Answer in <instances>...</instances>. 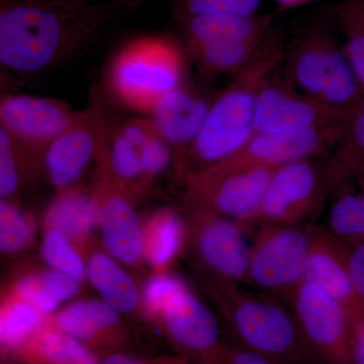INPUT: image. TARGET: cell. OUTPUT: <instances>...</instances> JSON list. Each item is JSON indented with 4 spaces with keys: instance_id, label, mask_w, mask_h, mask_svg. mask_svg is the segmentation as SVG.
<instances>
[{
    "instance_id": "cell-42",
    "label": "cell",
    "mask_w": 364,
    "mask_h": 364,
    "mask_svg": "<svg viewBox=\"0 0 364 364\" xmlns=\"http://www.w3.org/2000/svg\"><path fill=\"white\" fill-rule=\"evenodd\" d=\"M279 9L282 11H289V9H299V7L305 6L315 0H273Z\"/></svg>"
},
{
    "instance_id": "cell-3",
    "label": "cell",
    "mask_w": 364,
    "mask_h": 364,
    "mask_svg": "<svg viewBox=\"0 0 364 364\" xmlns=\"http://www.w3.org/2000/svg\"><path fill=\"white\" fill-rule=\"evenodd\" d=\"M241 284L218 277L210 282V293L239 345L289 364H313L291 308Z\"/></svg>"
},
{
    "instance_id": "cell-12",
    "label": "cell",
    "mask_w": 364,
    "mask_h": 364,
    "mask_svg": "<svg viewBox=\"0 0 364 364\" xmlns=\"http://www.w3.org/2000/svg\"><path fill=\"white\" fill-rule=\"evenodd\" d=\"M349 116L309 97L291 82L272 76L261 87L255 112V134L314 130L344 123Z\"/></svg>"
},
{
    "instance_id": "cell-22",
    "label": "cell",
    "mask_w": 364,
    "mask_h": 364,
    "mask_svg": "<svg viewBox=\"0 0 364 364\" xmlns=\"http://www.w3.org/2000/svg\"><path fill=\"white\" fill-rule=\"evenodd\" d=\"M88 279L105 303L117 313H130L140 303V291L130 275L105 253H95L86 265Z\"/></svg>"
},
{
    "instance_id": "cell-18",
    "label": "cell",
    "mask_w": 364,
    "mask_h": 364,
    "mask_svg": "<svg viewBox=\"0 0 364 364\" xmlns=\"http://www.w3.org/2000/svg\"><path fill=\"white\" fill-rule=\"evenodd\" d=\"M305 282L320 287L339 301L349 315L363 306L352 284L344 242L328 230L313 228Z\"/></svg>"
},
{
    "instance_id": "cell-21",
    "label": "cell",
    "mask_w": 364,
    "mask_h": 364,
    "mask_svg": "<svg viewBox=\"0 0 364 364\" xmlns=\"http://www.w3.org/2000/svg\"><path fill=\"white\" fill-rule=\"evenodd\" d=\"M97 223L98 208L93 193L77 186L59 191L46 214L48 227L74 241L85 240Z\"/></svg>"
},
{
    "instance_id": "cell-2",
    "label": "cell",
    "mask_w": 364,
    "mask_h": 364,
    "mask_svg": "<svg viewBox=\"0 0 364 364\" xmlns=\"http://www.w3.org/2000/svg\"><path fill=\"white\" fill-rule=\"evenodd\" d=\"M282 56L279 39L253 65L235 76L231 85L213 100L202 130L189 150L184 168L188 160L195 165L191 169L208 168L226 161L251 140L255 135L258 95Z\"/></svg>"
},
{
    "instance_id": "cell-37",
    "label": "cell",
    "mask_w": 364,
    "mask_h": 364,
    "mask_svg": "<svg viewBox=\"0 0 364 364\" xmlns=\"http://www.w3.org/2000/svg\"><path fill=\"white\" fill-rule=\"evenodd\" d=\"M186 284L171 275L159 274L153 277L146 286L144 299L151 312L161 315L165 306Z\"/></svg>"
},
{
    "instance_id": "cell-15",
    "label": "cell",
    "mask_w": 364,
    "mask_h": 364,
    "mask_svg": "<svg viewBox=\"0 0 364 364\" xmlns=\"http://www.w3.org/2000/svg\"><path fill=\"white\" fill-rule=\"evenodd\" d=\"M131 193L102 172L93 191L102 243L112 257L130 265L144 256V230Z\"/></svg>"
},
{
    "instance_id": "cell-33",
    "label": "cell",
    "mask_w": 364,
    "mask_h": 364,
    "mask_svg": "<svg viewBox=\"0 0 364 364\" xmlns=\"http://www.w3.org/2000/svg\"><path fill=\"white\" fill-rule=\"evenodd\" d=\"M40 350L51 364H95L90 352L66 333L47 332L41 337Z\"/></svg>"
},
{
    "instance_id": "cell-23",
    "label": "cell",
    "mask_w": 364,
    "mask_h": 364,
    "mask_svg": "<svg viewBox=\"0 0 364 364\" xmlns=\"http://www.w3.org/2000/svg\"><path fill=\"white\" fill-rule=\"evenodd\" d=\"M140 150L122 134L117 124H109L97 158L100 172L131 193L138 191L142 179Z\"/></svg>"
},
{
    "instance_id": "cell-38",
    "label": "cell",
    "mask_w": 364,
    "mask_h": 364,
    "mask_svg": "<svg viewBox=\"0 0 364 364\" xmlns=\"http://www.w3.org/2000/svg\"><path fill=\"white\" fill-rule=\"evenodd\" d=\"M210 364H289L279 359L270 358L264 354L250 350L245 347L238 346L234 348L224 347L219 355Z\"/></svg>"
},
{
    "instance_id": "cell-46",
    "label": "cell",
    "mask_w": 364,
    "mask_h": 364,
    "mask_svg": "<svg viewBox=\"0 0 364 364\" xmlns=\"http://www.w3.org/2000/svg\"><path fill=\"white\" fill-rule=\"evenodd\" d=\"M16 1V0H0V6L2 4H9V2Z\"/></svg>"
},
{
    "instance_id": "cell-28",
    "label": "cell",
    "mask_w": 364,
    "mask_h": 364,
    "mask_svg": "<svg viewBox=\"0 0 364 364\" xmlns=\"http://www.w3.org/2000/svg\"><path fill=\"white\" fill-rule=\"evenodd\" d=\"M335 16L344 33L343 50L364 90V0H343Z\"/></svg>"
},
{
    "instance_id": "cell-25",
    "label": "cell",
    "mask_w": 364,
    "mask_h": 364,
    "mask_svg": "<svg viewBox=\"0 0 364 364\" xmlns=\"http://www.w3.org/2000/svg\"><path fill=\"white\" fill-rule=\"evenodd\" d=\"M186 228L172 210H161L151 218L144 231V255L153 267L168 265L182 247Z\"/></svg>"
},
{
    "instance_id": "cell-34",
    "label": "cell",
    "mask_w": 364,
    "mask_h": 364,
    "mask_svg": "<svg viewBox=\"0 0 364 364\" xmlns=\"http://www.w3.org/2000/svg\"><path fill=\"white\" fill-rule=\"evenodd\" d=\"M262 0H177L176 16L184 21L200 14H257Z\"/></svg>"
},
{
    "instance_id": "cell-40",
    "label": "cell",
    "mask_w": 364,
    "mask_h": 364,
    "mask_svg": "<svg viewBox=\"0 0 364 364\" xmlns=\"http://www.w3.org/2000/svg\"><path fill=\"white\" fill-rule=\"evenodd\" d=\"M349 347L352 364H364V306L349 315Z\"/></svg>"
},
{
    "instance_id": "cell-26",
    "label": "cell",
    "mask_w": 364,
    "mask_h": 364,
    "mask_svg": "<svg viewBox=\"0 0 364 364\" xmlns=\"http://www.w3.org/2000/svg\"><path fill=\"white\" fill-rule=\"evenodd\" d=\"M119 321L114 309L104 301H76L57 317V324L66 334L76 339L87 340L114 327Z\"/></svg>"
},
{
    "instance_id": "cell-5",
    "label": "cell",
    "mask_w": 364,
    "mask_h": 364,
    "mask_svg": "<svg viewBox=\"0 0 364 364\" xmlns=\"http://www.w3.org/2000/svg\"><path fill=\"white\" fill-rule=\"evenodd\" d=\"M287 74L301 92L349 117L364 97L343 46L320 28L308 31L294 43Z\"/></svg>"
},
{
    "instance_id": "cell-43",
    "label": "cell",
    "mask_w": 364,
    "mask_h": 364,
    "mask_svg": "<svg viewBox=\"0 0 364 364\" xmlns=\"http://www.w3.org/2000/svg\"><path fill=\"white\" fill-rule=\"evenodd\" d=\"M355 181L358 183L359 195H360L361 200H363L364 208V179H356Z\"/></svg>"
},
{
    "instance_id": "cell-19",
    "label": "cell",
    "mask_w": 364,
    "mask_h": 364,
    "mask_svg": "<svg viewBox=\"0 0 364 364\" xmlns=\"http://www.w3.org/2000/svg\"><path fill=\"white\" fill-rule=\"evenodd\" d=\"M188 47L263 39L272 33L268 16L200 14L181 21Z\"/></svg>"
},
{
    "instance_id": "cell-11",
    "label": "cell",
    "mask_w": 364,
    "mask_h": 364,
    "mask_svg": "<svg viewBox=\"0 0 364 364\" xmlns=\"http://www.w3.org/2000/svg\"><path fill=\"white\" fill-rule=\"evenodd\" d=\"M109 124L102 102L93 95L45 153L43 161L53 186L59 191L76 186L91 161L97 160Z\"/></svg>"
},
{
    "instance_id": "cell-39",
    "label": "cell",
    "mask_w": 364,
    "mask_h": 364,
    "mask_svg": "<svg viewBox=\"0 0 364 364\" xmlns=\"http://www.w3.org/2000/svg\"><path fill=\"white\" fill-rule=\"evenodd\" d=\"M344 244L352 284L358 301L364 306V241Z\"/></svg>"
},
{
    "instance_id": "cell-24",
    "label": "cell",
    "mask_w": 364,
    "mask_h": 364,
    "mask_svg": "<svg viewBox=\"0 0 364 364\" xmlns=\"http://www.w3.org/2000/svg\"><path fill=\"white\" fill-rule=\"evenodd\" d=\"M328 162L334 189L355 181L364 167V97L345 124Z\"/></svg>"
},
{
    "instance_id": "cell-29",
    "label": "cell",
    "mask_w": 364,
    "mask_h": 364,
    "mask_svg": "<svg viewBox=\"0 0 364 364\" xmlns=\"http://www.w3.org/2000/svg\"><path fill=\"white\" fill-rule=\"evenodd\" d=\"M35 157L0 127V196L9 200L20 189L23 176L36 163Z\"/></svg>"
},
{
    "instance_id": "cell-44",
    "label": "cell",
    "mask_w": 364,
    "mask_h": 364,
    "mask_svg": "<svg viewBox=\"0 0 364 364\" xmlns=\"http://www.w3.org/2000/svg\"><path fill=\"white\" fill-rule=\"evenodd\" d=\"M90 2H111V4H127V2H133L135 0H85Z\"/></svg>"
},
{
    "instance_id": "cell-30",
    "label": "cell",
    "mask_w": 364,
    "mask_h": 364,
    "mask_svg": "<svg viewBox=\"0 0 364 364\" xmlns=\"http://www.w3.org/2000/svg\"><path fill=\"white\" fill-rule=\"evenodd\" d=\"M46 262L60 272L65 273L78 282L87 277L86 267L70 239L58 230L48 228L42 244Z\"/></svg>"
},
{
    "instance_id": "cell-7",
    "label": "cell",
    "mask_w": 364,
    "mask_h": 364,
    "mask_svg": "<svg viewBox=\"0 0 364 364\" xmlns=\"http://www.w3.org/2000/svg\"><path fill=\"white\" fill-rule=\"evenodd\" d=\"M330 188L329 167L317 157L273 170L261 200L255 224L306 225L317 214Z\"/></svg>"
},
{
    "instance_id": "cell-36",
    "label": "cell",
    "mask_w": 364,
    "mask_h": 364,
    "mask_svg": "<svg viewBox=\"0 0 364 364\" xmlns=\"http://www.w3.org/2000/svg\"><path fill=\"white\" fill-rule=\"evenodd\" d=\"M78 282L77 279L55 269L36 274V284L41 296L56 306L78 293Z\"/></svg>"
},
{
    "instance_id": "cell-14",
    "label": "cell",
    "mask_w": 364,
    "mask_h": 364,
    "mask_svg": "<svg viewBox=\"0 0 364 364\" xmlns=\"http://www.w3.org/2000/svg\"><path fill=\"white\" fill-rule=\"evenodd\" d=\"M191 235L200 259L215 277L247 284L249 246L241 223L193 207Z\"/></svg>"
},
{
    "instance_id": "cell-8",
    "label": "cell",
    "mask_w": 364,
    "mask_h": 364,
    "mask_svg": "<svg viewBox=\"0 0 364 364\" xmlns=\"http://www.w3.org/2000/svg\"><path fill=\"white\" fill-rule=\"evenodd\" d=\"M313 364H352L349 313L324 291L304 282L287 301Z\"/></svg>"
},
{
    "instance_id": "cell-1",
    "label": "cell",
    "mask_w": 364,
    "mask_h": 364,
    "mask_svg": "<svg viewBox=\"0 0 364 364\" xmlns=\"http://www.w3.org/2000/svg\"><path fill=\"white\" fill-rule=\"evenodd\" d=\"M111 2L16 0L0 6V63L21 75L54 68L102 32Z\"/></svg>"
},
{
    "instance_id": "cell-4",
    "label": "cell",
    "mask_w": 364,
    "mask_h": 364,
    "mask_svg": "<svg viewBox=\"0 0 364 364\" xmlns=\"http://www.w3.org/2000/svg\"><path fill=\"white\" fill-rule=\"evenodd\" d=\"M184 72L183 55L174 41L145 36L124 45L112 58L107 86L124 107L151 114L163 98L186 82Z\"/></svg>"
},
{
    "instance_id": "cell-20",
    "label": "cell",
    "mask_w": 364,
    "mask_h": 364,
    "mask_svg": "<svg viewBox=\"0 0 364 364\" xmlns=\"http://www.w3.org/2000/svg\"><path fill=\"white\" fill-rule=\"evenodd\" d=\"M272 33L263 39L188 47L200 70L210 75H239L258 61L279 41Z\"/></svg>"
},
{
    "instance_id": "cell-27",
    "label": "cell",
    "mask_w": 364,
    "mask_h": 364,
    "mask_svg": "<svg viewBox=\"0 0 364 364\" xmlns=\"http://www.w3.org/2000/svg\"><path fill=\"white\" fill-rule=\"evenodd\" d=\"M330 207L328 231L344 243L364 241V208L358 188L351 181L343 182L335 188Z\"/></svg>"
},
{
    "instance_id": "cell-16",
    "label": "cell",
    "mask_w": 364,
    "mask_h": 364,
    "mask_svg": "<svg viewBox=\"0 0 364 364\" xmlns=\"http://www.w3.org/2000/svg\"><path fill=\"white\" fill-rule=\"evenodd\" d=\"M160 316L171 338L186 351L200 356L205 364L212 363L224 348L217 318L188 287L169 299Z\"/></svg>"
},
{
    "instance_id": "cell-35",
    "label": "cell",
    "mask_w": 364,
    "mask_h": 364,
    "mask_svg": "<svg viewBox=\"0 0 364 364\" xmlns=\"http://www.w3.org/2000/svg\"><path fill=\"white\" fill-rule=\"evenodd\" d=\"M140 154L142 179L139 184L138 191H142V189L150 186L151 181L168 166L173 151L156 130L144 144Z\"/></svg>"
},
{
    "instance_id": "cell-41",
    "label": "cell",
    "mask_w": 364,
    "mask_h": 364,
    "mask_svg": "<svg viewBox=\"0 0 364 364\" xmlns=\"http://www.w3.org/2000/svg\"><path fill=\"white\" fill-rule=\"evenodd\" d=\"M95 364H146L141 359L132 358L126 354H114L109 358L102 359L100 363Z\"/></svg>"
},
{
    "instance_id": "cell-13",
    "label": "cell",
    "mask_w": 364,
    "mask_h": 364,
    "mask_svg": "<svg viewBox=\"0 0 364 364\" xmlns=\"http://www.w3.org/2000/svg\"><path fill=\"white\" fill-rule=\"evenodd\" d=\"M74 114L70 105L57 98L9 95L0 102V127L36 159L43 160Z\"/></svg>"
},
{
    "instance_id": "cell-45",
    "label": "cell",
    "mask_w": 364,
    "mask_h": 364,
    "mask_svg": "<svg viewBox=\"0 0 364 364\" xmlns=\"http://www.w3.org/2000/svg\"><path fill=\"white\" fill-rule=\"evenodd\" d=\"M356 179H364V167L363 169H361L360 173L358 174V176L356 177Z\"/></svg>"
},
{
    "instance_id": "cell-32",
    "label": "cell",
    "mask_w": 364,
    "mask_h": 364,
    "mask_svg": "<svg viewBox=\"0 0 364 364\" xmlns=\"http://www.w3.org/2000/svg\"><path fill=\"white\" fill-rule=\"evenodd\" d=\"M33 235L28 215L9 200L0 203V248L2 252H21L28 245Z\"/></svg>"
},
{
    "instance_id": "cell-17",
    "label": "cell",
    "mask_w": 364,
    "mask_h": 364,
    "mask_svg": "<svg viewBox=\"0 0 364 364\" xmlns=\"http://www.w3.org/2000/svg\"><path fill=\"white\" fill-rule=\"evenodd\" d=\"M213 100L184 82L163 98L151 112L155 128L169 144L181 167L202 130Z\"/></svg>"
},
{
    "instance_id": "cell-31",
    "label": "cell",
    "mask_w": 364,
    "mask_h": 364,
    "mask_svg": "<svg viewBox=\"0 0 364 364\" xmlns=\"http://www.w3.org/2000/svg\"><path fill=\"white\" fill-rule=\"evenodd\" d=\"M36 306L21 299L9 301L2 309L0 334L6 345L25 341L41 324L42 316Z\"/></svg>"
},
{
    "instance_id": "cell-9",
    "label": "cell",
    "mask_w": 364,
    "mask_h": 364,
    "mask_svg": "<svg viewBox=\"0 0 364 364\" xmlns=\"http://www.w3.org/2000/svg\"><path fill=\"white\" fill-rule=\"evenodd\" d=\"M273 170L255 169L217 174L203 169L182 173L193 207L202 208L241 223L255 224L263 193Z\"/></svg>"
},
{
    "instance_id": "cell-6",
    "label": "cell",
    "mask_w": 364,
    "mask_h": 364,
    "mask_svg": "<svg viewBox=\"0 0 364 364\" xmlns=\"http://www.w3.org/2000/svg\"><path fill=\"white\" fill-rule=\"evenodd\" d=\"M312 234L306 225L259 224L249 246L247 284L287 303L305 282Z\"/></svg>"
},
{
    "instance_id": "cell-10",
    "label": "cell",
    "mask_w": 364,
    "mask_h": 364,
    "mask_svg": "<svg viewBox=\"0 0 364 364\" xmlns=\"http://www.w3.org/2000/svg\"><path fill=\"white\" fill-rule=\"evenodd\" d=\"M346 122L314 130L255 134L233 157L203 170L217 174L274 170L298 160L321 156L334 149Z\"/></svg>"
}]
</instances>
